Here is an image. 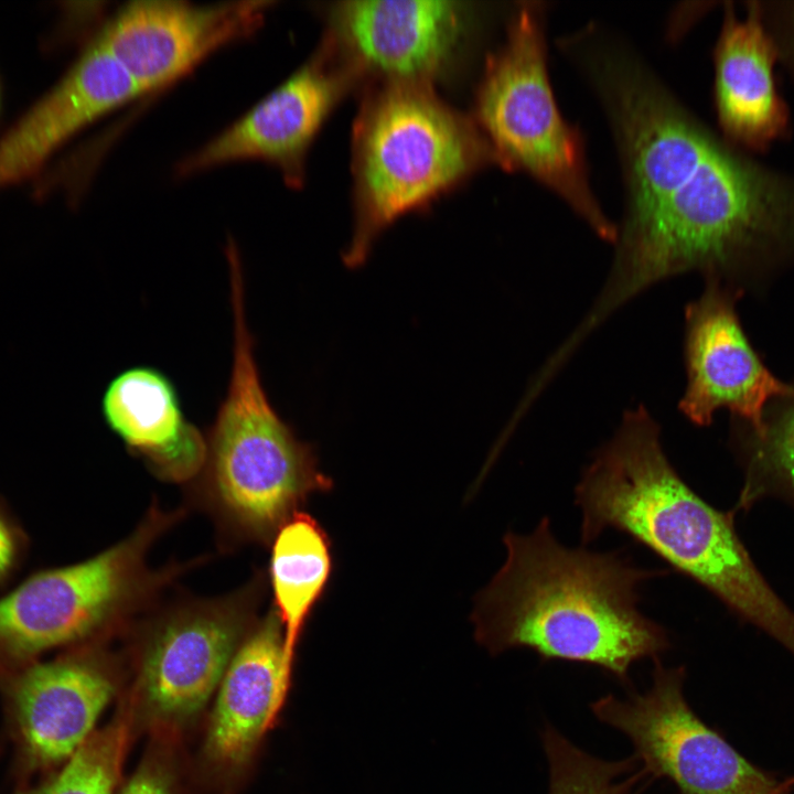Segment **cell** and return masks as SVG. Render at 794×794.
I'll return each mask as SVG.
<instances>
[{
  "label": "cell",
  "instance_id": "2",
  "mask_svg": "<svg viewBox=\"0 0 794 794\" xmlns=\"http://www.w3.org/2000/svg\"><path fill=\"white\" fill-rule=\"evenodd\" d=\"M507 558L479 594L475 637L492 654L527 647L544 661L594 665L622 683L631 666L670 647L666 630L643 615V582L666 573L634 566L620 551L568 548L545 517L529 535L504 536Z\"/></svg>",
  "mask_w": 794,
  "mask_h": 794
},
{
  "label": "cell",
  "instance_id": "9",
  "mask_svg": "<svg viewBox=\"0 0 794 794\" xmlns=\"http://www.w3.org/2000/svg\"><path fill=\"white\" fill-rule=\"evenodd\" d=\"M115 693L98 657L86 652L0 673L3 727L15 787L62 766L94 733Z\"/></svg>",
  "mask_w": 794,
  "mask_h": 794
},
{
  "label": "cell",
  "instance_id": "23",
  "mask_svg": "<svg viewBox=\"0 0 794 794\" xmlns=\"http://www.w3.org/2000/svg\"><path fill=\"white\" fill-rule=\"evenodd\" d=\"M779 55V68L794 93V0H754Z\"/></svg>",
  "mask_w": 794,
  "mask_h": 794
},
{
  "label": "cell",
  "instance_id": "16",
  "mask_svg": "<svg viewBox=\"0 0 794 794\" xmlns=\"http://www.w3.org/2000/svg\"><path fill=\"white\" fill-rule=\"evenodd\" d=\"M140 93L95 36L0 140V189L35 174L63 143Z\"/></svg>",
  "mask_w": 794,
  "mask_h": 794
},
{
  "label": "cell",
  "instance_id": "14",
  "mask_svg": "<svg viewBox=\"0 0 794 794\" xmlns=\"http://www.w3.org/2000/svg\"><path fill=\"white\" fill-rule=\"evenodd\" d=\"M712 51L713 106L719 132L732 144L764 154L793 132L791 108L776 81L779 55L754 0L722 1Z\"/></svg>",
  "mask_w": 794,
  "mask_h": 794
},
{
  "label": "cell",
  "instance_id": "11",
  "mask_svg": "<svg viewBox=\"0 0 794 794\" xmlns=\"http://www.w3.org/2000/svg\"><path fill=\"white\" fill-rule=\"evenodd\" d=\"M358 77L326 42L244 116L176 165L189 175L225 162L256 159L299 186L308 151L326 117Z\"/></svg>",
  "mask_w": 794,
  "mask_h": 794
},
{
  "label": "cell",
  "instance_id": "21",
  "mask_svg": "<svg viewBox=\"0 0 794 794\" xmlns=\"http://www.w3.org/2000/svg\"><path fill=\"white\" fill-rule=\"evenodd\" d=\"M128 741V727L112 721L94 731L57 770L11 794H112L119 780Z\"/></svg>",
  "mask_w": 794,
  "mask_h": 794
},
{
  "label": "cell",
  "instance_id": "8",
  "mask_svg": "<svg viewBox=\"0 0 794 794\" xmlns=\"http://www.w3.org/2000/svg\"><path fill=\"white\" fill-rule=\"evenodd\" d=\"M685 677L683 666L656 658L648 689L600 697L591 711L630 740L653 781L668 780L678 794H791L783 780L751 763L693 710Z\"/></svg>",
  "mask_w": 794,
  "mask_h": 794
},
{
  "label": "cell",
  "instance_id": "4",
  "mask_svg": "<svg viewBox=\"0 0 794 794\" xmlns=\"http://www.w3.org/2000/svg\"><path fill=\"white\" fill-rule=\"evenodd\" d=\"M489 163L497 160L476 124L444 104L431 85H380L354 127V232L345 264H362L398 217Z\"/></svg>",
  "mask_w": 794,
  "mask_h": 794
},
{
  "label": "cell",
  "instance_id": "3",
  "mask_svg": "<svg viewBox=\"0 0 794 794\" xmlns=\"http://www.w3.org/2000/svg\"><path fill=\"white\" fill-rule=\"evenodd\" d=\"M581 540L622 532L718 597L794 654V613L740 541L731 514L705 502L668 461L644 407L629 410L576 486Z\"/></svg>",
  "mask_w": 794,
  "mask_h": 794
},
{
  "label": "cell",
  "instance_id": "7",
  "mask_svg": "<svg viewBox=\"0 0 794 794\" xmlns=\"http://www.w3.org/2000/svg\"><path fill=\"white\" fill-rule=\"evenodd\" d=\"M165 519L84 561L31 572L0 597V673L98 633L135 593L144 554Z\"/></svg>",
  "mask_w": 794,
  "mask_h": 794
},
{
  "label": "cell",
  "instance_id": "15",
  "mask_svg": "<svg viewBox=\"0 0 794 794\" xmlns=\"http://www.w3.org/2000/svg\"><path fill=\"white\" fill-rule=\"evenodd\" d=\"M243 619L228 607L191 609L152 635L140 667V690L157 720L181 723L218 688L240 645Z\"/></svg>",
  "mask_w": 794,
  "mask_h": 794
},
{
  "label": "cell",
  "instance_id": "22",
  "mask_svg": "<svg viewBox=\"0 0 794 794\" xmlns=\"http://www.w3.org/2000/svg\"><path fill=\"white\" fill-rule=\"evenodd\" d=\"M747 432L744 501L768 485L794 497V384L788 394L768 406L762 428L757 432L747 429Z\"/></svg>",
  "mask_w": 794,
  "mask_h": 794
},
{
  "label": "cell",
  "instance_id": "18",
  "mask_svg": "<svg viewBox=\"0 0 794 794\" xmlns=\"http://www.w3.org/2000/svg\"><path fill=\"white\" fill-rule=\"evenodd\" d=\"M110 430L161 475L190 479L206 461L207 443L186 420L172 382L151 366H133L116 375L101 399Z\"/></svg>",
  "mask_w": 794,
  "mask_h": 794
},
{
  "label": "cell",
  "instance_id": "17",
  "mask_svg": "<svg viewBox=\"0 0 794 794\" xmlns=\"http://www.w3.org/2000/svg\"><path fill=\"white\" fill-rule=\"evenodd\" d=\"M292 663L272 610L240 643L218 686L205 741L213 763L232 769L247 762L281 709Z\"/></svg>",
  "mask_w": 794,
  "mask_h": 794
},
{
  "label": "cell",
  "instance_id": "13",
  "mask_svg": "<svg viewBox=\"0 0 794 794\" xmlns=\"http://www.w3.org/2000/svg\"><path fill=\"white\" fill-rule=\"evenodd\" d=\"M737 290L705 281L698 299L685 309L686 387L682 412L697 426L711 423L728 409L749 431L762 428L768 406L792 390L763 363L740 322Z\"/></svg>",
  "mask_w": 794,
  "mask_h": 794
},
{
  "label": "cell",
  "instance_id": "26",
  "mask_svg": "<svg viewBox=\"0 0 794 794\" xmlns=\"http://www.w3.org/2000/svg\"><path fill=\"white\" fill-rule=\"evenodd\" d=\"M783 784L790 792L794 791V775L783 780Z\"/></svg>",
  "mask_w": 794,
  "mask_h": 794
},
{
  "label": "cell",
  "instance_id": "5",
  "mask_svg": "<svg viewBox=\"0 0 794 794\" xmlns=\"http://www.w3.org/2000/svg\"><path fill=\"white\" fill-rule=\"evenodd\" d=\"M474 122L497 164L536 179L600 238L614 243L616 227L590 187L582 136L566 121L551 89L543 3H523L512 17L505 42L485 64Z\"/></svg>",
  "mask_w": 794,
  "mask_h": 794
},
{
  "label": "cell",
  "instance_id": "25",
  "mask_svg": "<svg viewBox=\"0 0 794 794\" xmlns=\"http://www.w3.org/2000/svg\"><path fill=\"white\" fill-rule=\"evenodd\" d=\"M119 794H173L170 770L159 759H147L131 775Z\"/></svg>",
  "mask_w": 794,
  "mask_h": 794
},
{
  "label": "cell",
  "instance_id": "10",
  "mask_svg": "<svg viewBox=\"0 0 794 794\" xmlns=\"http://www.w3.org/2000/svg\"><path fill=\"white\" fill-rule=\"evenodd\" d=\"M470 22L471 9L460 1H342L330 9L325 40L357 77L431 85Z\"/></svg>",
  "mask_w": 794,
  "mask_h": 794
},
{
  "label": "cell",
  "instance_id": "19",
  "mask_svg": "<svg viewBox=\"0 0 794 794\" xmlns=\"http://www.w3.org/2000/svg\"><path fill=\"white\" fill-rule=\"evenodd\" d=\"M270 559L275 611L285 632L288 653L328 583L332 559L326 534L304 513H293L276 530Z\"/></svg>",
  "mask_w": 794,
  "mask_h": 794
},
{
  "label": "cell",
  "instance_id": "6",
  "mask_svg": "<svg viewBox=\"0 0 794 794\" xmlns=\"http://www.w3.org/2000/svg\"><path fill=\"white\" fill-rule=\"evenodd\" d=\"M234 351L229 385L208 433L210 474L224 508L258 534L279 528L311 493L332 486L310 446L279 417L254 355L243 268L229 267Z\"/></svg>",
  "mask_w": 794,
  "mask_h": 794
},
{
  "label": "cell",
  "instance_id": "12",
  "mask_svg": "<svg viewBox=\"0 0 794 794\" xmlns=\"http://www.w3.org/2000/svg\"><path fill=\"white\" fill-rule=\"evenodd\" d=\"M269 4L131 1L117 9L96 36L146 95L182 78L218 47L253 34Z\"/></svg>",
  "mask_w": 794,
  "mask_h": 794
},
{
  "label": "cell",
  "instance_id": "20",
  "mask_svg": "<svg viewBox=\"0 0 794 794\" xmlns=\"http://www.w3.org/2000/svg\"><path fill=\"white\" fill-rule=\"evenodd\" d=\"M548 765V794H642L654 781L631 755L597 758L573 744L551 725L540 733Z\"/></svg>",
  "mask_w": 794,
  "mask_h": 794
},
{
  "label": "cell",
  "instance_id": "24",
  "mask_svg": "<svg viewBox=\"0 0 794 794\" xmlns=\"http://www.w3.org/2000/svg\"><path fill=\"white\" fill-rule=\"evenodd\" d=\"M29 548L28 533L0 497V589L6 588L21 570Z\"/></svg>",
  "mask_w": 794,
  "mask_h": 794
},
{
  "label": "cell",
  "instance_id": "1",
  "mask_svg": "<svg viewBox=\"0 0 794 794\" xmlns=\"http://www.w3.org/2000/svg\"><path fill=\"white\" fill-rule=\"evenodd\" d=\"M559 45L604 109L626 194L610 272L576 343L667 278L698 272L743 294L794 265V173L711 129L605 29Z\"/></svg>",
  "mask_w": 794,
  "mask_h": 794
}]
</instances>
